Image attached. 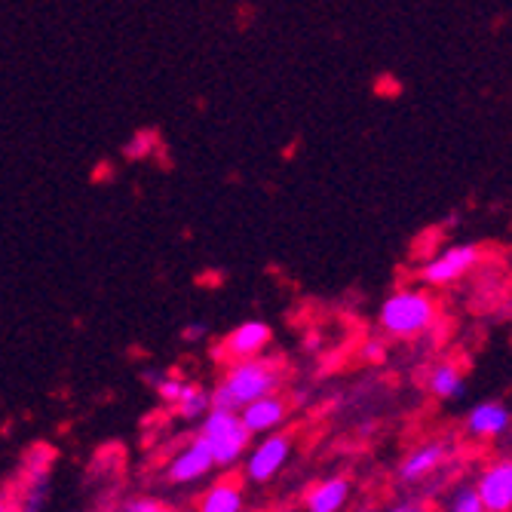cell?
Returning a JSON list of instances; mask_svg holds the SVG:
<instances>
[{"label": "cell", "mask_w": 512, "mask_h": 512, "mask_svg": "<svg viewBox=\"0 0 512 512\" xmlns=\"http://www.w3.org/2000/svg\"><path fill=\"white\" fill-rule=\"evenodd\" d=\"M286 384V365L273 356H255V359H240L227 362L218 381L209 387L212 408H227L240 411L252 399H261L267 393H279Z\"/></svg>", "instance_id": "6da1fadb"}, {"label": "cell", "mask_w": 512, "mask_h": 512, "mask_svg": "<svg viewBox=\"0 0 512 512\" xmlns=\"http://www.w3.org/2000/svg\"><path fill=\"white\" fill-rule=\"evenodd\" d=\"M439 322V304L427 286H402L390 292L378 310V329L393 341L424 338Z\"/></svg>", "instance_id": "7a4b0ae2"}, {"label": "cell", "mask_w": 512, "mask_h": 512, "mask_svg": "<svg viewBox=\"0 0 512 512\" xmlns=\"http://www.w3.org/2000/svg\"><path fill=\"white\" fill-rule=\"evenodd\" d=\"M194 436H200L206 442V448H209V454L215 460V470H224V473L240 467L243 454L252 445V433L243 427L240 414L227 411V408H209L200 417Z\"/></svg>", "instance_id": "3957f363"}, {"label": "cell", "mask_w": 512, "mask_h": 512, "mask_svg": "<svg viewBox=\"0 0 512 512\" xmlns=\"http://www.w3.org/2000/svg\"><path fill=\"white\" fill-rule=\"evenodd\" d=\"M295 451V433L292 430H273L267 436H258V442L252 439L249 451L240 460V479L249 485H267L273 482L279 473L286 470V463L292 460Z\"/></svg>", "instance_id": "277c9868"}, {"label": "cell", "mask_w": 512, "mask_h": 512, "mask_svg": "<svg viewBox=\"0 0 512 512\" xmlns=\"http://www.w3.org/2000/svg\"><path fill=\"white\" fill-rule=\"evenodd\" d=\"M479 261H482V252H479V246H473V243L448 246V249L436 252L430 261H424V267H421V283H424L427 289L454 286V283H460L463 276H470V273L476 270Z\"/></svg>", "instance_id": "5b68a950"}, {"label": "cell", "mask_w": 512, "mask_h": 512, "mask_svg": "<svg viewBox=\"0 0 512 512\" xmlns=\"http://www.w3.org/2000/svg\"><path fill=\"white\" fill-rule=\"evenodd\" d=\"M212 473H215V460L200 436H191L184 445H178L163 463V479L175 488L206 482Z\"/></svg>", "instance_id": "8992f818"}, {"label": "cell", "mask_w": 512, "mask_h": 512, "mask_svg": "<svg viewBox=\"0 0 512 512\" xmlns=\"http://www.w3.org/2000/svg\"><path fill=\"white\" fill-rule=\"evenodd\" d=\"M448 460H451V442L448 439H430V442H421V445H414L402 463H399V482L408 485V488H417V485H424L430 479H436L445 467H448Z\"/></svg>", "instance_id": "52a82bcc"}, {"label": "cell", "mask_w": 512, "mask_h": 512, "mask_svg": "<svg viewBox=\"0 0 512 512\" xmlns=\"http://www.w3.org/2000/svg\"><path fill=\"white\" fill-rule=\"evenodd\" d=\"M273 341V329L261 319H246L240 322L237 329H230L218 347H215V356L227 365V362H240V359H255V356H264L267 347Z\"/></svg>", "instance_id": "ba28073f"}, {"label": "cell", "mask_w": 512, "mask_h": 512, "mask_svg": "<svg viewBox=\"0 0 512 512\" xmlns=\"http://www.w3.org/2000/svg\"><path fill=\"white\" fill-rule=\"evenodd\" d=\"M473 485L485 512H512V454L488 460Z\"/></svg>", "instance_id": "9c48e42d"}, {"label": "cell", "mask_w": 512, "mask_h": 512, "mask_svg": "<svg viewBox=\"0 0 512 512\" xmlns=\"http://www.w3.org/2000/svg\"><path fill=\"white\" fill-rule=\"evenodd\" d=\"M240 421L243 427L252 433V439L258 436H267L273 430H283L289 424V417H292V402L283 396V390L279 393H267L261 399H252L249 405H243L240 411Z\"/></svg>", "instance_id": "30bf717a"}, {"label": "cell", "mask_w": 512, "mask_h": 512, "mask_svg": "<svg viewBox=\"0 0 512 512\" xmlns=\"http://www.w3.org/2000/svg\"><path fill=\"white\" fill-rule=\"evenodd\" d=\"M463 430L476 442H497L512 430V411L503 402H476L463 417Z\"/></svg>", "instance_id": "8fae6325"}, {"label": "cell", "mask_w": 512, "mask_h": 512, "mask_svg": "<svg viewBox=\"0 0 512 512\" xmlns=\"http://www.w3.org/2000/svg\"><path fill=\"white\" fill-rule=\"evenodd\" d=\"M246 509V482L237 476L212 479L194 500V512H243Z\"/></svg>", "instance_id": "7c38bea8"}, {"label": "cell", "mask_w": 512, "mask_h": 512, "mask_svg": "<svg viewBox=\"0 0 512 512\" xmlns=\"http://www.w3.org/2000/svg\"><path fill=\"white\" fill-rule=\"evenodd\" d=\"M350 497H353V482L347 476H325L304 491L301 506L304 512H344Z\"/></svg>", "instance_id": "4fadbf2b"}, {"label": "cell", "mask_w": 512, "mask_h": 512, "mask_svg": "<svg viewBox=\"0 0 512 512\" xmlns=\"http://www.w3.org/2000/svg\"><path fill=\"white\" fill-rule=\"evenodd\" d=\"M53 463L46 457L43 463H28L25 470V479L19 485V494L13 497L19 512H43L46 500H50V488H53V479H50V470Z\"/></svg>", "instance_id": "5bb4252c"}, {"label": "cell", "mask_w": 512, "mask_h": 512, "mask_svg": "<svg viewBox=\"0 0 512 512\" xmlns=\"http://www.w3.org/2000/svg\"><path fill=\"white\" fill-rule=\"evenodd\" d=\"M427 390L442 402H454V399H463V393H467V378H463L460 365L439 362L427 375Z\"/></svg>", "instance_id": "9a60e30c"}, {"label": "cell", "mask_w": 512, "mask_h": 512, "mask_svg": "<svg viewBox=\"0 0 512 512\" xmlns=\"http://www.w3.org/2000/svg\"><path fill=\"white\" fill-rule=\"evenodd\" d=\"M172 414L184 424H200V417L212 408V396H209V387L197 384V381H188L181 390V396L169 405Z\"/></svg>", "instance_id": "2e32d148"}, {"label": "cell", "mask_w": 512, "mask_h": 512, "mask_svg": "<svg viewBox=\"0 0 512 512\" xmlns=\"http://www.w3.org/2000/svg\"><path fill=\"white\" fill-rule=\"evenodd\" d=\"M442 512H485L482 500H479V491L473 482H460L454 485L445 500H442Z\"/></svg>", "instance_id": "e0dca14e"}, {"label": "cell", "mask_w": 512, "mask_h": 512, "mask_svg": "<svg viewBox=\"0 0 512 512\" xmlns=\"http://www.w3.org/2000/svg\"><path fill=\"white\" fill-rule=\"evenodd\" d=\"M105 512H172L166 500L154 497V494H126V497H117L111 503V509Z\"/></svg>", "instance_id": "ac0fdd59"}, {"label": "cell", "mask_w": 512, "mask_h": 512, "mask_svg": "<svg viewBox=\"0 0 512 512\" xmlns=\"http://www.w3.org/2000/svg\"><path fill=\"white\" fill-rule=\"evenodd\" d=\"M151 384H154V393L160 396V402H163V405H172V402L181 396V390H184V384H188V378H178V375H154Z\"/></svg>", "instance_id": "d6986e66"}, {"label": "cell", "mask_w": 512, "mask_h": 512, "mask_svg": "<svg viewBox=\"0 0 512 512\" xmlns=\"http://www.w3.org/2000/svg\"><path fill=\"white\" fill-rule=\"evenodd\" d=\"M148 142H154V132H148V129H142V132H135L129 142H126V154L129 157H145L151 148H145Z\"/></svg>", "instance_id": "ffe728a7"}, {"label": "cell", "mask_w": 512, "mask_h": 512, "mask_svg": "<svg viewBox=\"0 0 512 512\" xmlns=\"http://www.w3.org/2000/svg\"><path fill=\"white\" fill-rule=\"evenodd\" d=\"M381 512H424V509L417 506V503H411V500H402V503H393V506H387Z\"/></svg>", "instance_id": "44dd1931"}, {"label": "cell", "mask_w": 512, "mask_h": 512, "mask_svg": "<svg viewBox=\"0 0 512 512\" xmlns=\"http://www.w3.org/2000/svg\"><path fill=\"white\" fill-rule=\"evenodd\" d=\"M0 512H19L16 500H13V497H4V494H0Z\"/></svg>", "instance_id": "7402d4cb"}, {"label": "cell", "mask_w": 512, "mask_h": 512, "mask_svg": "<svg viewBox=\"0 0 512 512\" xmlns=\"http://www.w3.org/2000/svg\"><path fill=\"white\" fill-rule=\"evenodd\" d=\"M365 356H375V359H381V344H378V341H368V347H365Z\"/></svg>", "instance_id": "603a6c76"}, {"label": "cell", "mask_w": 512, "mask_h": 512, "mask_svg": "<svg viewBox=\"0 0 512 512\" xmlns=\"http://www.w3.org/2000/svg\"><path fill=\"white\" fill-rule=\"evenodd\" d=\"M184 335H188V338H197V335H200V338H203V335H206V329H203V325H194V329H188Z\"/></svg>", "instance_id": "cb8c5ba5"}, {"label": "cell", "mask_w": 512, "mask_h": 512, "mask_svg": "<svg viewBox=\"0 0 512 512\" xmlns=\"http://www.w3.org/2000/svg\"><path fill=\"white\" fill-rule=\"evenodd\" d=\"M243 512H255V509H243Z\"/></svg>", "instance_id": "d4e9b609"}, {"label": "cell", "mask_w": 512, "mask_h": 512, "mask_svg": "<svg viewBox=\"0 0 512 512\" xmlns=\"http://www.w3.org/2000/svg\"><path fill=\"white\" fill-rule=\"evenodd\" d=\"M96 512H99V509H96Z\"/></svg>", "instance_id": "484cf974"}]
</instances>
